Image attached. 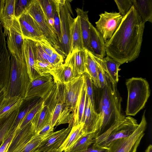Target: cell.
Returning <instances> with one entry per match:
<instances>
[{
	"label": "cell",
	"instance_id": "obj_31",
	"mask_svg": "<svg viewBox=\"0 0 152 152\" xmlns=\"http://www.w3.org/2000/svg\"><path fill=\"white\" fill-rule=\"evenodd\" d=\"M38 42L45 52L52 59L55 67L63 64L65 56L54 48L46 39Z\"/></svg>",
	"mask_w": 152,
	"mask_h": 152
},
{
	"label": "cell",
	"instance_id": "obj_19",
	"mask_svg": "<svg viewBox=\"0 0 152 152\" xmlns=\"http://www.w3.org/2000/svg\"><path fill=\"white\" fill-rule=\"evenodd\" d=\"M82 123L83 124L82 130L84 135L96 132L99 128V114L87 95Z\"/></svg>",
	"mask_w": 152,
	"mask_h": 152
},
{
	"label": "cell",
	"instance_id": "obj_17",
	"mask_svg": "<svg viewBox=\"0 0 152 152\" xmlns=\"http://www.w3.org/2000/svg\"><path fill=\"white\" fill-rule=\"evenodd\" d=\"M10 55L7 49L5 36L0 29V89L6 91L9 83L10 69Z\"/></svg>",
	"mask_w": 152,
	"mask_h": 152
},
{
	"label": "cell",
	"instance_id": "obj_29",
	"mask_svg": "<svg viewBox=\"0 0 152 152\" xmlns=\"http://www.w3.org/2000/svg\"><path fill=\"white\" fill-rule=\"evenodd\" d=\"M15 0H6L4 8L2 26L4 28L5 34L8 31L16 17L15 15Z\"/></svg>",
	"mask_w": 152,
	"mask_h": 152
},
{
	"label": "cell",
	"instance_id": "obj_45",
	"mask_svg": "<svg viewBox=\"0 0 152 152\" xmlns=\"http://www.w3.org/2000/svg\"><path fill=\"white\" fill-rule=\"evenodd\" d=\"M43 139L37 134L27 144L21 152H36L37 148Z\"/></svg>",
	"mask_w": 152,
	"mask_h": 152
},
{
	"label": "cell",
	"instance_id": "obj_2",
	"mask_svg": "<svg viewBox=\"0 0 152 152\" xmlns=\"http://www.w3.org/2000/svg\"><path fill=\"white\" fill-rule=\"evenodd\" d=\"M106 78L107 83L102 89L99 101V128L98 131L95 132V138L114 124L123 121L125 117L122 113V98L116 84H113L110 81L107 74Z\"/></svg>",
	"mask_w": 152,
	"mask_h": 152
},
{
	"label": "cell",
	"instance_id": "obj_15",
	"mask_svg": "<svg viewBox=\"0 0 152 152\" xmlns=\"http://www.w3.org/2000/svg\"><path fill=\"white\" fill-rule=\"evenodd\" d=\"M37 134L34 127L31 121L22 129L16 130L6 152H21Z\"/></svg>",
	"mask_w": 152,
	"mask_h": 152
},
{
	"label": "cell",
	"instance_id": "obj_28",
	"mask_svg": "<svg viewBox=\"0 0 152 152\" xmlns=\"http://www.w3.org/2000/svg\"><path fill=\"white\" fill-rule=\"evenodd\" d=\"M133 5L145 23H152V0H132Z\"/></svg>",
	"mask_w": 152,
	"mask_h": 152
},
{
	"label": "cell",
	"instance_id": "obj_33",
	"mask_svg": "<svg viewBox=\"0 0 152 152\" xmlns=\"http://www.w3.org/2000/svg\"><path fill=\"white\" fill-rule=\"evenodd\" d=\"M49 24L54 28V14L56 7V0H38Z\"/></svg>",
	"mask_w": 152,
	"mask_h": 152
},
{
	"label": "cell",
	"instance_id": "obj_18",
	"mask_svg": "<svg viewBox=\"0 0 152 152\" xmlns=\"http://www.w3.org/2000/svg\"><path fill=\"white\" fill-rule=\"evenodd\" d=\"M72 127L68 126L49 134L43 139L37 148L36 152L55 151L62 144L69 132Z\"/></svg>",
	"mask_w": 152,
	"mask_h": 152
},
{
	"label": "cell",
	"instance_id": "obj_34",
	"mask_svg": "<svg viewBox=\"0 0 152 152\" xmlns=\"http://www.w3.org/2000/svg\"><path fill=\"white\" fill-rule=\"evenodd\" d=\"M23 99L14 97L4 99L0 106V118L14 107L21 104Z\"/></svg>",
	"mask_w": 152,
	"mask_h": 152
},
{
	"label": "cell",
	"instance_id": "obj_41",
	"mask_svg": "<svg viewBox=\"0 0 152 152\" xmlns=\"http://www.w3.org/2000/svg\"><path fill=\"white\" fill-rule=\"evenodd\" d=\"M32 0H15V15L18 19L26 10Z\"/></svg>",
	"mask_w": 152,
	"mask_h": 152
},
{
	"label": "cell",
	"instance_id": "obj_1",
	"mask_svg": "<svg viewBox=\"0 0 152 152\" xmlns=\"http://www.w3.org/2000/svg\"><path fill=\"white\" fill-rule=\"evenodd\" d=\"M145 24L133 5L112 37L105 42L107 56L121 65L135 60L140 53Z\"/></svg>",
	"mask_w": 152,
	"mask_h": 152
},
{
	"label": "cell",
	"instance_id": "obj_5",
	"mask_svg": "<svg viewBox=\"0 0 152 152\" xmlns=\"http://www.w3.org/2000/svg\"><path fill=\"white\" fill-rule=\"evenodd\" d=\"M10 62L9 81L5 97L24 99L30 82L25 61L23 58L20 60L17 56L11 55Z\"/></svg>",
	"mask_w": 152,
	"mask_h": 152
},
{
	"label": "cell",
	"instance_id": "obj_39",
	"mask_svg": "<svg viewBox=\"0 0 152 152\" xmlns=\"http://www.w3.org/2000/svg\"><path fill=\"white\" fill-rule=\"evenodd\" d=\"M43 98L40 102L28 112L21 122L17 130L22 129L31 121L36 114L41 108L43 104Z\"/></svg>",
	"mask_w": 152,
	"mask_h": 152
},
{
	"label": "cell",
	"instance_id": "obj_30",
	"mask_svg": "<svg viewBox=\"0 0 152 152\" xmlns=\"http://www.w3.org/2000/svg\"><path fill=\"white\" fill-rule=\"evenodd\" d=\"M86 72L91 78L95 87L99 88V84L98 76L97 66L93 54L86 49Z\"/></svg>",
	"mask_w": 152,
	"mask_h": 152
},
{
	"label": "cell",
	"instance_id": "obj_51",
	"mask_svg": "<svg viewBox=\"0 0 152 152\" xmlns=\"http://www.w3.org/2000/svg\"><path fill=\"white\" fill-rule=\"evenodd\" d=\"M6 90L4 89H0V106L5 98Z\"/></svg>",
	"mask_w": 152,
	"mask_h": 152
},
{
	"label": "cell",
	"instance_id": "obj_8",
	"mask_svg": "<svg viewBox=\"0 0 152 152\" xmlns=\"http://www.w3.org/2000/svg\"><path fill=\"white\" fill-rule=\"evenodd\" d=\"M26 10L38 24L47 40L57 50L63 54L60 49L56 31L49 24L38 0H32Z\"/></svg>",
	"mask_w": 152,
	"mask_h": 152
},
{
	"label": "cell",
	"instance_id": "obj_26",
	"mask_svg": "<svg viewBox=\"0 0 152 152\" xmlns=\"http://www.w3.org/2000/svg\"><path fill=\"white\" fill-rule=\"evenodd\" d=\"M20 105L14 107L0 118V147L17 116Z\"/></svg>",
	"mask_w": 152,
	"mask_h": 152
},
{
	"label": "cell",
	"instance_id": "obj_47",
	"mask_svg": "<svg viewBox=\"0 0 152 152\" xmlns=\"http://www.w3.org/2000/svg\"><path fill=\"white\" fill-rule=\"evenodd\" d=\"M54 128V127H52L50 124H48L38 132L37 134L43 139L50 134L53 132Z\"/></svg>",
	"mask_w": 152,
	"mask_h": 152
},
{
	"label": "cell",
	"instance_id": "obj_20",
	"mask_svg": "<svg viewBox=\"0 0 152 152\" xmlns=\"http://www.w3.org/2000/svg\"><path fill=\"white\" fill-rule=\"evenodd\" d=\"M36 41L24 39L22 45V56L25 62L27 72L30 81L40 76L34 69L35 57V45Z\"/></svg>",
	"mask_w": 152,
	"mask_h": 152
},
{
	"label": "cell",
	"instance_id": "obj_50",
	"mask_svg": "<svg viewBox=\"0 0 152 152\" xmlns=\"http://www.w3.org/2000/svg\"><path fill=\"white\" fill-rule=\"evenodd\" d=\"M5 3V0H0V22H1L2 19Z\"/></svg>",
	"mask_w": 152,
	"mask_h": 152
},
{
	"label": "cell",
	"instance_id": "obj_53",
	"mask_svg": "<svg viewBox=\"0 0 152 152\" xmlns=\"http://www.w3.org/2000/svg\"><path fill=\"white\" fill-rule=\"evenodd\" d=\"M59 152L58 151H47V152Z\"/></svg>",
	"mask_w": 152,
	"mask_h": 152
},
{
	"label": "cell",
	"instance_id": "obj_43",
	"mask_svg": "<svg viewBox=\"0 0 152 152\" xmlns=\"http://www.w3.org/2000/svg\"><path fill=\"white\" fill-rule=\"evenodd\" d=\"M56 5L55 10L53 16L54 28L58 37L59 46V45L61 41V36L60 23L59 15V0H56Z\"/></svg>",
	"mask_w": 152,
	"mask_h": 152
},
{
	"label": "cell",
	"instance_id": "obj_4",
	"mask_svg": "<svg viewBox=\"0 0 152 152\" xmlns=\"http://www.w3.org/2000/svg\"><path fill=\"white\" fill-rule=\"evenodd\" d=\"M128 96L125 113L134 116L144 107L150 96L149 85L142 77H132L126 80Z\"/></svg>",
	"mask_w": 152,
	"mask_h": 152
},
{
	"label": "cell",
	"instance_id": "obj_37",
	"mask_svg": "<svg viewBox=\"0 0 152 152\" xmlns=\"http://www.w3.org/2000/svg\"><path fill=\"white\" fill-rule=\"evenodd\" d=\"M86 96V90L84 82L81 99L78 107L76 115L74 119L73 126H77L82 124V121L85 106Z\"/></svg>",
	"mask_w": 152,
	"mask_h": 152
},
{
	"label": "cell",
	"instance_id": "obj_49",
	"mask_svg": "<svg viewBox=\"0 0 152 152\" xmlns=\"http://www.w3.org/2000/svg\"><path fill=\"white\" fill-rule=\"evenodd\" d=\"M84 152H108V151L107 148L95 147L93 146L92 144Z\"/></svg>",
	"mask_w": 152,
	"mask_h": 152
},
{
	"label": "cell",
	"instance_id": "obj_48",
	"mask_svg": "<svg viewBox=\"0 0 152 152\" xmlns=\"http://www.w3.org/2000/svg\"><path fill=\"white\" fill-rule=\"evenodd\" d=\"M16 132V131L4 140L0 147V152H6L8 147L15 133Z\"/></svg>",
	"mask_w": 152,
	"mask_h": 152
},
{
	"label": "cell",
	"instance_id": "obj_46",
	"mask_svg": "<svg viewBox=\"0 0 152 152\" xmlns=\"http://www.w3.org/2000/svg\"><path fill=\"white\" fill-rule=\"evenodd\" d=\"M94 58L97 66L98 76L99 84V88L102 89L107 83L106 74L99 62L95 58Z\"/></svg>",
	"mask_w": 152,
	"mask_h": 152
},
{
	"label": "cell",
	"instance_id": "obj_54",
	"mask_svg": "<svg viewBox=\"0 0 152 152\" xmlns=\"http://www.w3.org/2000/svg\"><path fill=\"white\" fill-rule=\"evenodd\" d=\"M2 27V25H1V22H0V29Z\"/></svg>",
	"mask_w": 152,
	"mask_h": 152
},
{
	"label": "cell",
	"instance_id": "obj_14",
	"mask_svg": "<svg viewBox=\"0 0 152 152\" xmlns=\"http://www.w3.org/2000/svg\"><path fill=\"white\" fill-rule=\"evenodd\" d=\"M18 19L24 39L38 42L46 39L38 24L26 10Z\"/></svg>",
	"mask_w": 152,
	"mask_h": 152
},
{
	"label": "cell",
	"instance_id": "obj_13",
	"mask_svg": "<svg viewBox=\"0 0 152 152\" xmlns=\"http://www.w3.org/2000/svg\"><path fill=\"white\" fill-rule=\"evenodd\" d=\"M54 81L62 83L70 81L80 75L76 68L75 52L68 54L64 63L53 68L50 72Z\"/></svg>",
	"mask_w": 152,
	"mask_h": 152
},
{
	"label": "cell",
	"instance_id": "obj_6",
	"mask_svg": "<svg viewBox=\"0 0 152 152\" xmlns=\"http://www.w3.org/2000/svg\"><path fill=\"white\" fill-rule=\"evenodd\" d=\"M138 125L135 118L131 116H127L123 121L114 124L94 139L92 145L96 147L107 148L113 141L131 135Z\"/></svg>",
	"mask_w": 152,
	"mask_h": 152
},
{
	"label": "cell",
	"instance_id": "obj_3",
	"mask_svg": "<svg viewBox=\"0 0 152 152\" xmlns=\"http://www.w3.org/2000/svg\"><path fill=\"white\" fill-rule=\"evenodd\" d=\"M58 82L61 91L64 105L56 126L68 123L69 126L72 127L84 84L83 77L80 75L64 84Z\"/></svg>",
	"mask_w": 152,
	"mask_h": 152
},
{
	"label": "cell",
	"instance_id": "obj_35",
	"mask_svg": "<svg viewBox=\"0 0 152 152\" xmlns=\"http://www.w3.org/2000/svg\"><path fill=\"white\" fill-rule=\"evenodd\" d=\"M56 83L57 86L58 88L57 101L53 110L50 124L51 126L53 127L56 125L64 105L61 90L58 85L57 83Z\"/></svg>",
	"mask_w": 152,
	"mask_h": 152
},
{
	"label": "cell",
	"instance_id": "obj_21",
	"mask_svg": "<svg viewBox=\"0 0 152 152\" xmlns=\"http://www.w3.org/2000/svg\"><path fill=\"white\" fill-rule=\"evenodd\" d=\"M85 49L79 18L77 16L74 18L72 17L70 24L68 53Z\"/></svg>",
	"mask_w": 152,
	"mask_h": 152
},
{
	"label": "cell",
	"instance_id": "obj_25",
	"mask_svg": "<svg viewBox=\"0 0 152 152\" xmlns=\"http://www.w3.org/2000/svg\"><path fill=\"white\" fill-rule=\"evenodd\" d=\"M75 11L79 19L82 35L83 42L85 49L92 53L90 45V28L91 23L90 22L88 11H84L83 9L77 8Z\"/></svg>",
	"mask_w": 152,
	"mask_h": 152
},
{
	"label": "cell",
	"instance_id": "obj_36",
	"mask_svg": "<svg viewBox=\"0 0 152 152\" xmlns=\"http://www.w3.org/2000/svg\"><path fill=\"white\" fill-rule=\"evenodd\" d=\"M86 49L75 52V60L76 68L79 75L86 72Z\"/></svg>",
	"mask_w": 152,
	"mask_h": 152
},
{
	"label": "cell",
	"instance_id": "obj_27",
	"mask_svg": "<svg viewBox=\"0 0 152 152\" xmlns=\"http://www.w3.org/2000/svg\"><path fill=\"white\" fill-rule=\"evenodd\" d=\"M83 126V124L73 126L66 139L57 151L67 152L82 136L85 135L82 130Z\"/></svg>",
	"mask_w": 152,
	"mask_h": 152
},
{
	"label": "cell",
	"instance_id": "obj_7",
	"mask_svg": "<svg viewBox=\"0 0 152 152\" xmlns=\"http://www.w3.org/2000/svg\"><path fill=\"white\" fill-rule=\"evenodd\" d=\"M145 112L144 111L141 121L134 132L128 137L112 142L107 147L108 152H136L145 134L147 124Z\"/></svg>",
	"mask_w": 152,
	"mask_h": 152
},
{
	"label": "cell",
	"instance_id": "obj_24",
	"mask_svg": "<svg viewBox=\"0 0 152 152\" xmlns=\"http://www.w3.org/2000/svg\"><path fill=\"white\" fill-rule=\"evenodd\" d=\"M90 45L92 53L102 58L106 55L105 42L102 35L91 23L90 28Z\"/></svg>",
	"mask_w": 152,
	"mask_h": 152
},
{
	"label": "cell",
	"instance_id": "obj_10",
	"mask_svg": "<svg viewBox=\"0 0 152 152\" xmlns=\"http://www.w3.org/2000/svg\"><path fill=\"white\" fill-rule=\"evenodd\" d=\"M70 1L69 0H59L61 36L59 47L65 57L67 56L69 51L70 24L72 15H73Z\"/></svg>",
	"mask_w": 152,
	"mask_h": 152
},
{
	"label": "cell",
	"instance_id": "obj_40",
	"mask_svg": "<svg viewBox=\"0 0 152 152\" xmlns=\"http://www.w3.org/2000/svg\"><path fill=\"white\" fill-rule=\"evenodd\" d=\"M84 78L86 86V95L91 100L92 105L95 106L94 99L93 82L89 75L86 72L82 75Z\"/></svg>",
	"mask_w": 152,
	"mask_h": 152
},
{
	"label": "cell",
	"instance_id": "obj_38",
	"mask_svg": "<svg viewBox=\"0 0 152 152\" xmlns=\"http://www.w3.org/2000/svg\"><path fill=\"white\" fill-rule=\"evenodd\" d=\"M35 57L36 60L49 63L53 68L55 67L51 58L45 52L38 41L36 42L35 45Z\"/></svg>",
	"mask_w": 152,
	"mask_h": 152
},
{
	"label": "cell",
	"instance_id": "obj_32",
	"mask_svg": "<svg viewBox=\"0 0 152 152\" xmlns=\"http://www.w3.org/2000/svg\"><path fill=\"white\" fill-rule=\"evenodd\" d=\"M95 133L83 135L67 152H84L94 143Z\"/></svg>",
	"mask_w": 152,
	"mask_h": 152
},
{
	"label": "cell",
	"instance_id": "obj_22",
	"mask_svg": "<svg viewBox=\"0 0 152 152\" xmlns=\"http://www.w3.org/2000/svg\"><path fill=\"white\" fill-rule=\"evenodd\" d=\"M43 98L36 97L26 100L24 99L19 107V110L17 117L8 131L4 140L13 134L18 129L19 125L28 112L40 102Z\"/></svg>",
	"mask_w": 152,
	"mask_h": 152
},
{
	"label": "cell",
	"instance_id": "obj_42",
	"mask_svg": "<svg viewBox=\"0 0 152 152\" xmlns=\"http://www.w3.org/2000/svg\"><path fill=\"white\" fill-rule=\"evenodd\" d=\"M119 13L123 16L129 11L133 5L132 0H115Z\"/></svg>",
	"mask_w": 152,
	"mask_h": 152
},
{
	"label": "cell",
	"instance_id": "obj_9",
	"mask_svg": "<svg viewBox=\"0 0 152 152\" xmlns=\"http://www.w3.org/2000/svg\"><path fill=\"white\" fill-rule=\"evenodd\" d=\"M42 106L31 121L37 133L44 126L50 124L53 110L57 101V93L51 90L44 98Z\"/></svg>",
	"mask_w": 152,
	"mask_h": 152
},
{
	"label": "cell",
	"instance_id": "obj_44",
	"mask_svg": "<svg viewBox=\"0 0 152 152\" xmlns=\"http://www.w3.org/2000/svg\"><path fill=\"white\" fill-rule=\"evenodd\" d=\"M34 69L40 75L50 73L53 68L50 64L36 60L34 63Z\"/></svg>",
	"mask_w": 152,
	"mask_h": 152
},
{
	"label": "cell",
	"instance_id": "obj_23",
	"mask_svg": "<svg viewBox=\"0 0 152 152\" xmlns=\"http://www.w3.org/2000/svg\"><path fill=\"white\" fill-rule=\"evenodd\" d=\"M93 55L95 59L99 63L110 81L113 84H117L119 80V67L121 64L107 56L101 58Z\"/></svg>",
	"mask_w": 152,
	"mask_h": 152
},
{
	"label": "cell",
	"instance_id": "obj_16",
	"mask_svg": "<svg viewBox=\"0 0 152 152\" xmlns=\"http://www.w3.org/2000/svg\"><path fill=\"white\" fill-rule=\"evenodd\" d=\"M5 35L7 37V47L11 55L15 56L20 60H23L22 48L24 39L19 21L16 18Z\"/></svg>",
	"mask_w": 152,
	"mask_h": 152
},
{
	"label": "cell",
	"instance_id": "obj_12",
	"mask_svg": "<svg viewBox=\"0 0 152 152\" xmlns=\"http://www.w3.org/2000/svg\"><path fill=\"white\" fill-rule=\"evenodd\" d=\"M55 84L52 75L44 74L29 82L24 99L28 100L36 97L44 98Z\"/></svg>",
	"mask_w": 152,
	"mask_h": 152
},
{
	"label": "cell",
	"instance_id": "obj_52",
	"mask_svg": "<svg viewBox=\"0 0 152 152\" xmlns=\"http://www.w3.org/2000/svg\"><path fill=\"white\" fill-rule=\"evenodd\" d=\"M145 152H152V145L150 144L146 150Z\"/></svg>",
	"mask_w": 152,
	"mask_h": 152
},
{
	"label": "cell",
	"instance_id": "obj_11",
	"mask_svg": "<svg viewBox=\"0 0 152 152\" xmlns=\"http://www.w3.org/2000/svg\"><path fill=\"white\" fill-rule=\"evenodd\" d=\"M95 22L96 28L102 35L104 42L110 39L119 26L123 16L119 12L105 11L99 15Z\"/></svg>",
	"mask_w": 152,
	"mask_h": 152
}]
</instances>
